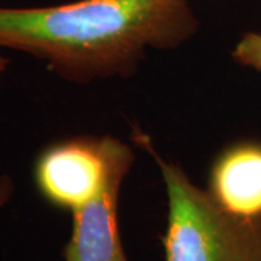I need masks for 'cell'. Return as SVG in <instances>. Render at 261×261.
<instances>
[{"instance_id":"7a4b0ae2","label":"cell","mask_w":261,"mask_h":261,"mask_svg":"<svg viewBox=\"0 0 261 261\" xmlns=\"http://www.w3.org/2000/svg\"><path fill=\"white\" fill-rule=\"evenodd\" d=\"M138 141L155 159L166 186V261H261V221L226 214L183 168L160 157L144 134Z\"/></svg>"},{"instance_id":"5b68a950","label":"cell","mask_w":261,"mask_h":261,"mask_svg":"<svg viewBox=\"0 0 261 261\" xmlns=\"http://www.w3.org/2000/svg\"><path fill=\"white\" fill-rule=\"evenodd\" d=\"M207 192L226 214L261 221V142L245 141L225 149L211 170Z\"/></svg>"},{"instance_id":"3957f363","label":"cell","mask_w":261,"mask_h":261,"mask_svg":"<svg viewBox=\"0 0 261 261\" xmlns=\"http://www.w3.org/2000/svg\"><path fill=\"white\" fill-rule=\"evenodd\" d=\"M123 141L112 137H75L44 149L34 180L51 205L73 212L99 193Z\"/></svg>"},{"instance_id":"6da1fadb","label":"cell","mask_w":261,"mask_h":261,"mask_svg":"<svg viewBox=\"0 0 261 261\" xmlns=\"http://www.w3.org/2000/svg\"><path fill=\"white\" fill-rule=\"evenodd\" d=\"M199 31L189 0H80L2 8L0 48L45 61L74 83L134 74L148 48L176 49Z\"/></svg>"},{"instance_id":"52a82bcc","label":"cell","mask_w":261,"mask_h":261,"mask_svg":"<svg viewBox=\"0 0 261 261\" xmlns=\"http://www.w3.org/2000/svg\"><path fill=\"white\" fill-rule=\"evenodd\" d=\"M15 193V181L9 174H0V211L8 205Z\"/></svg>"},{"instance_id":"ba28073f","label":"cell","mask_w":261,"mask_h":261,"mask_svg":"<svg viewBox=\"0 0 261 261\" xmlns=\"http://www.w3.org/2000/svg\"><path fill=\"white\" fill-rule=\"evenodd\" d=\"M8 65H9V58L0 54V82H2V77H3V74H5V73H6V70H8Z\"/></svg>"},{"instance_id":"8992f818","label":"cell","mask_w":261,"mask_h":261,"mask_svg":"<svg viewBox=\"0 0 261 261\" xmlns=\"http://www.w3.org/2000/svg\"><path fill=\"white\" fill-rule=\"evenodd\" d=\"M233 60L261 73V32L245 34L232 51Z\"/></svg>"},{"instance_id":"277c9868","label":"cell","mask_w":261,"mask_h":261,"mask_svg":"<svg viewBox=\"0 0 261 261\" xmlns=\"http://www.w3.org/2000/svg\"><path fill=\"white\" fill-rule=\"evenodd\" d=\"M132 163V149L123 142L99 193L71 212L73 228L63 251L64 261H128L119 233L118 206L122 181Z\"/></svg>"}]
</instances>
